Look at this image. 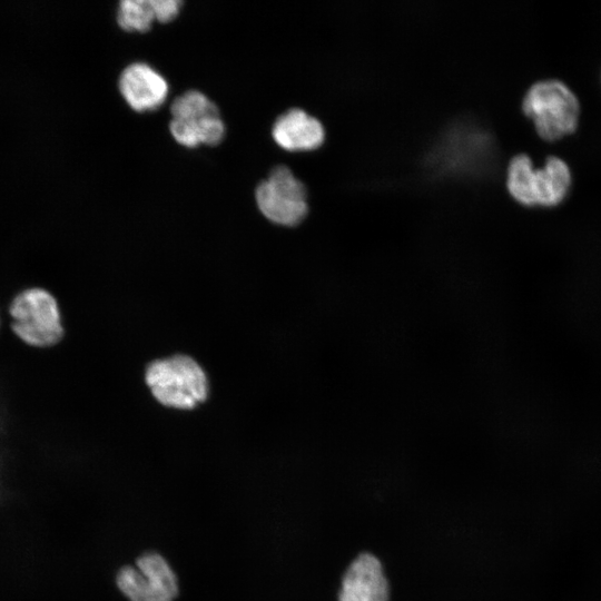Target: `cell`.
Here are the masks:
<instances>
[{
	"instance_id": "52a82bcc",
	"label": "cell",
	"mask_w": 601,
	"mask_h": 601,
	"mask_svg": "<svg viewBox=\"0 0 601 601\" xmlns=\"http://www.w3.org/2000/svg\"><path fill=\"white\" fill-rule=\"evenodd\" d=\"M120 95L137 112L154 111L166 100L169 86L166 78L146 62H132L120 73Z\"/></svg>"
},
{
	"instance_id": "5b68a950",
	"label": "cell",
	"mask_w": 601,
	"mask_h": 601,
	"mask_svg": "<svg viewBox=\"0 0 601 601\" xmlns=\"http://www.w3.org/2000/svg\"><path fill=\"white\" fill-rule=\"evenodd\" d=\"M115 582L128 601H175L179 594L174 568L157 551L142 552L134 564L121 566Z\"/></svg>"
},
{
	"instance_id": "7c38bea8",
	"label": "cell",
	"mask_w": 601,
	"mask_h": 601,
	"mask_svg": "<svg viewBox=\"0 0 601 601\" xmlns=\"http://www.w3.org/2000/svg\"><path fill=\"white\" fill-rule=\"evenodd\" d=\"M171 119H191L219 115V109L206 95L188 90L178 96L170 106Z\"/></svg>"
},
{
	"instance_id": "4fadbf2b",
	"label": "cell",
	"mask_w": 601,
	"mask_h": 601,
	"mask_svg": "<svg viewBox=\"0 0 601 601\" xmlns=\"http://www.w3.org/2000/svg\"><path fill=\"white\" fill-rule=\"evenodd\" d=\"M156 20L161 23L173 21L180 12L183 2L179 0H151Z\"/></svg>"
},
{
	"instance_id": "ba28073f",
	"label": "cell",
	"mask_w": 601,
	"mask_h": 601,
	"mask_svg": "<svg viewBox=\"0 0 601 601\" xmlns=\"http://www.w3.org/2000/svg\"><path fill=\"white\" fill-rule=\"evenodd\" d=\"M338 601H388V583L377 558L363 553L351 563Z\"/></svg>"
},
{
	"instance_id": "3957f363",
	"label": "cell",
	"mask_w": 601,
	"mask_h": 601,
	"mask_svg": "<svg viewBox=\"0 0 601 601\" xmlns=\"http://www.w3.org/2000/svg\"><path fill=\"white\" fill-rule=\"evenodd\" d=\"M522 109L532 119L538 135L545 140L572 134L579 122V101L559 80L534 83L523 98Z\"/></svg>"
},
{
	"instance_id": "6da1fadb",
	"label": "cell",
	"mask_w": 601,
	"mask_h": 601,
	"mask_svg": "<svg viewBox=\"0 0 601 601\" xmlns=\"http://www.w3.org/2000/svg\"><path fill=\"white\" fill-rule=\"evenodd\" d=\"M144 382L155 402L168 410L191 411L205 403L210 394L207 371L187 353H174L148 362Z\"/></svg>"
},
{
	"instance_id": "8fae6325",
	"label": "cell",
	"mask_w": 601,
	"mask_h": 601,
	"mask_svg": "<svg viewBox=\"0 0 601 601\" xmlns=\"http://www.w3.org/2000/svg\"><path fill=\"white\" fill-rule=\"evenodd\" d=\"M156 20L151 0H124L117 10L118 26L127 32H147Z\"/></svg>"
},
{
	"instance_id": "7a4b0ae2",
	"label": "cell",
	"mask_w": 601,
	"mask_h": 601,
	"mask_svg": "<svg viewBox=\"0 0 601 601\" xmlns=\"http://www.w3.org/2000/svg\"><path fill=\"white\" fill-rule=\"evenodd\" d=\"M508 189L515 200L526 206H555L566 196L571 186L568 165L558 157L546 159L536 169L526 155H518L508 167Z\"/></svg>"
},
{
	"instance_id": "9c48e42d",
	"label": "cell",
	"mask_w": 601,
	"mask_h": 601,
	"mask_svg": "<svg viewBox=\"0 0 601 601\" xmlns=\"http://www.w3.org/2000/svg\"><path fill=\"white\" fill-rule=\"evenodd\" d=\"M275 142L286 150H307L319 146L325 136L322 122L299 108L278 116L272 128Z\"/></svg>"
},
{
	"instance_id": "8992f818",
	"label": "cell",
	"mask_w": 601,
	"mask_h": 601,
	"mask_svg": "<svg viewBox=\"0 0 601 601\" xmlns=\"http://www.w3.org/2000/svg\"><path fill=\"white\" fill-rule=\"evenodd\" d=\"M255 199L260 213L280 226L299 224L308 209L305 185L284 165L274 167L257 185Z\"/></svg>"
},
{
	"instance_id": "30bf717a",
	"label": "cell",
	"mask_w": 601,
	"mask_h": 601,
	"mask_svg": "<svg viewBox=\"0 0 601 601\" xmlns=\"http://www.w3.org/2000/svg\"><path fill=\"white\" fill-rule=\"evenodd\" d=\"M169 131L176 142L186 148L200 145L217 146L226 135V127L220 115L191 119H171Z\"/></svg>"
},
{
	"instance_id": "277c9868",
	"label": "cell",
	"mask_w": 601,
	"mask_h": 601,
	"mask_svg": "<svg viewBox=\"0 0 601 601\" xmlns=\"http://www.w3.org/2000/svg\"><path fill=\"white\" fill-rule=\"evenodd\" d=\"M10 315L12 331L31 346L49 347L63 337L58 302L43 288H29L17 295Z\"/></svg>"
}]
</instances>
